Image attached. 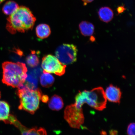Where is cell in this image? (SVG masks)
I'll use <instances>...</instances> for the list:
<instances>
[{"instance_id":"obj_1","label":"cell","mask_w":135,"mask_h":135,"mask_svg":"<svg viewBox=\"0 0 135 135\" xmlns=\"http://www.w3.org/2000/svg\"><path fill=\"white\" fill-rule=\"evenodd\" d=\"M7 21V30L14 34L17 32L24 33L32 29L36 19L29 8L21 6L8 17Z\"/></svg>"},{"instance_id":"obj_2","label":"cell","mask_w":135,"mask_h":135,"mask_svg":"<svg viewBox=\"0 0 135 135\" xmlns=\"http://www.w3.org/2000/svg\"><path fill=\"white\" fill-rule=\"evenodd\" d=\"M2 82L8 86L20 88L23 85L27 78L25 64L18 62H4L2 64Z\"/></svg>"},{"instance_id":"obj_3","label":"cell","mask_w":135,"mask_h":135,"mask_svg":"<svg viewBox=\"0 0 135 135\" xmlns=\"http://www.w3.org/2000/svg\"><path fill=\"white\" fill-rule=\"evenodd\" d=\"M99 111H102L106 108L107 104L105 92L101 87L94 88L90 91L84 90L79 91L75 98L76 107L82 109L84 104Z\"/></svg>"},{"instance_id":"obj_4","label":"cell","mask_w":135,"mask_h":135,"mask_svg":"<svg viewBox=\"0 0 135 135\" xmlns=\"http://www.w3.org/2000/svg\"><path fill=\"white\" fill-rule=\"evenodd\" d=\"M17 94L20 99L18 109L23 110L31 114L35 113L38 109L42 97L39 89H33L26 85L18 88Z\"/></svg>"},{"instance_id":"obj_5","label":"cell","mask_w":135,"mask_h":135,"mask_svg":"<svg viewBox=\"0 0 135 135\" xmlns=\"http://www.w3.org/2000/svg\"><path fill=\"white\" fill-rule=\"evenodd\" d=\"M78 50L73 44H63L58 47L55 52V56L61 63L66 65L76 61Z\"/></svg>"},{"instance_id":"obj_6","label":"cell","mask_w":135,"mask_h":135,"mask_svg":"<svg viewBox=\"0 0 135 135\" xmlns=\"http://www.w3.org/2000/svg\"><path fill=\"white\" fill-rule=\"evenodd\" d=\"M64 118L71 127L80 129L84 122L82 109L77 108L74 104L67 106L64 112Z\"/></svg>"},{"instance_id":"obj_7","label":"cell","mask_w":135,"mask_h":135,"mask_svg":"<svg viewBox=\"0 0 135 135\" xmlns=\"http://www.w3.org/2000/svg\"><path fill=\"white\" fill-rule=\"evenodd\" d=\"M41 66L43 72L59 76L65 73L66 65L62 64L57 57L51 55L45 56L42 59Z\"/></svg>"},{"instance_id":"obj_8","label":"cell","mask_w":135,"mask_h":135,"mask_svg":"<svg viewBox=\"0 0 135 135\" xmlns=\"http://www.w3.org/2000/svg\"><path fill=\"white\" fill-rule=\"evenodd\" d=\"M5 123L13 124L21 131L23 135H43L44 131L43 128H33L29 129L22 125L17 118L13 115L9 114L8 119Z\"/></svg>"},{"instance_id":"obj_9","label":"cell","mask_w":135,"mask_h":135,"mask_svg":"<svg viewBox=\"0 0 135 135\" xmlns=\"http://www.w3.org/2000/svg\"><path fill=\"white\" fill-rule=\"evenodd\" d=\"M105 94L106 99L110 102L119 104L120 103L122 93L119 88L110 84L106 89Z\"/></svg>"},{"instance_id":"obj_10","label":"cell","mask_w":135,"mask_h":135,"mask_svg":"<svg viewBox=\"0 0 135 135\" xmlns=\"http://www.w3.org/2000/svg\"><path fill=\"white\" fill-rule=\"evenodd\" d=\"M98 15L101 21L106 23L110 21L114 16L112 10L107 7L101 8L98 11Z\"/></svg>"},{"instance_id":"obj_11","label":"cell","mask_w":135,"mask_h":135,"mask_svg":"<svg viewBox=\"0 0 135 135\" xmlns=\"http://www.w3.org/2000/svg\"><path fill=\"white\" fill-rule=\"evenodd\" d=\"M48 105L50 108L52 110H60L64 106L63 99L60 96L54 95L51 98L49 101Z\"/></svg>"},{"instance_id":"obj_12","label":"cell","mask_w":135,"mask_h":135,"mask_svg":"<svg viewBox=\"0 0 135 135\" xmlns=\"http://www.w3.org/2000/svg\"><path fill=\"white\" fill-rule=\"evenodd\" d=\"M37 36L41 39L46 38L51 33L50 27L48 25L42 23L38 25L36 28Z\"/></svg>"},{"instance_id":"obj_13","label":"cell","mask_w":135,"mask_h":135,"mask_svg":"<svg viewBox=\"0 0 135 135\" xmlns=\"http://www.w3.org/2000/svg\"><path fill=\"white\" fill-rule=\"evenodd\" d=\"M79 26L81 33L84 36H90L94 33V27L91 23L87 21H82Z\"/></svg>"},{"instance_id":"obj_14","label":"cell","mask_w":135,"mask_h":135,"mask_svg":"<svg viewBox=\"0 0 135 135\" xmlns=\"http://www.w3.org/2000/svg\"><path fill=\"white\" fill-rule=\"evenodd\" d=\"M19 7L18 4L15 2L8 1L3 6L2 11L4 14L10 16L16 11Z\"/></svg>"},{"instance_id":"obj_15","label":"cell","mask_w":135,"mask_h":135,"mask_svg":"<svg viewBox=\"0 0 135 135\" xmlns=\"http://www.w3.org/2000/svg\"><path fill=\"white\" fill-rule=\"evenodd\" d=\"M55 79L50 73L43 72L40 77V83L42 86L48 88L51 86L54 83Z\"/></svg>"},{"instance_id":"obj_16","label":"cell","mask_w":135,"mask_h":135,"mask_svg":"<svg viewBox=\"0 0 135 135\" xmlns=\"http://www.w3.org/2000/svg\"><path fill=\"white\" fill-rule=\"evenodd\" d=\"M10 107L7 103L0 101V121L4 122L8 119L9 115Z\"/></svg>"},{"instance_id":"obj_17","label":"cell","mask_w":135,"mask_h":135,"mask_svg":"<svg viewBox=\"0 0 135 135\" xmlns=\"http://www.w3.org/2000/svg\"><path fill=\"white\" fill-rule=\"evenodd\" d=\"M27 64L31 67L37 66L39 63V60L37 56L32 51L31 54L28 56L26 58Z\"/></svg>"},{"instance_id":"obj_18","label":"cell","mask_w":135,"mask_h":135,"mask_svg":"<svg viewBox=\"0 0 135 135\" xmlns=\"http://www.w3.org/2000/svg\"><path fill=\"white\" fill-rule=\"evenodd\" d=\"M135 124L134 123H131L128 126L127 133L128 135H135Z\"/></svg>"},{"instance_id":"obj_19","label":"cell","mask_w":135,"mask_h":135,"mask_svg":"<svg viewBox=\"0 0 135 135\" xmlns=\"http://www.w3.org/2000/svg\"><path fill=\"white\" fill-rule=\"evenodd\" d=\"M41 99L44 102L46 103L49 100V98L47 96L43 95L42 96Z\"/></svg>"},{"instance_id":"obj_20","label":"cell","mask_w":135,"mask_h":135,"mask_svg":"<svg viewBox=\"0 0 135 135\" xmlns=\"http://www.w3.org/2000/svg\"><path fill=\"white\" fill-rule=\"evenodd\" d=\"M82 1L83 2L84 4H85L87 3L92 2L94 0H82Z\"/></svg>"},{"instance_id":"obj_21","label":"cell","mask_w":135,"mask_h":135,"mask_svg":"<svg viewBox=\"0 0 135 135\" xmlns=\"http://www.w3.org/2000/svg\"><path fill=\"white\" fill-rule=\"evenodd\" d=\"M110 133L111 134H117V132L115 131L112 130L110 131Z\"/></svg>"},{"instance_id":"obj_22","label":"cell","mask_w":135,"mask_h":135,"mask_svg":"<svg viewBox=\"0 0 135 135\" xmlns=\"http://www.w3.org/2000/svg\"><path fill=\"white\" fill-rule=\"evenodd\" d=\"M5 0H0V4H1Z\"/></svg>"},{"instance_id":"obj_23","label":"cell","mask_w":135,"mask_h":135,"mask_svg":"<svg viewBox=\"0 0 135 135\" xmlns=\"http://www.w3.org/2000/svg\"><path fill=\"white\" fill-rule=\"evenodd\" d=\"M1 92H0V98H1Z\"/></svg>"}]
</instances>
